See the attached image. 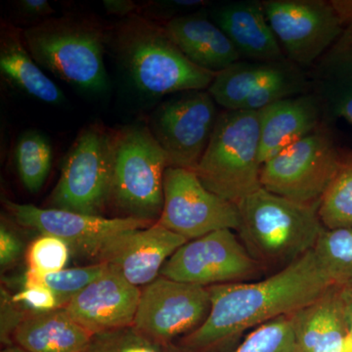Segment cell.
Masks as SVG:
<instances>
[{"instance_id":"cell-15","label":"cell","mask_w":352,"mask_h":352,"mask_svg":"<svg viewBox=\"0 0 352 352\" xmlns=\"http://www.w3.org/2000/svg\"><path fill=\"white\" fill-rule=\"evenodd\" d=\"M187 242L156 222L116 238L102 252L98 263L106 264L109 270L139 288L161 276L166 261Z\"/></svg>"},{"instance_id":"cell-21","label":"cell","mask_w":352,"mask_h":352,"mask_svg":"<svg viewBox=\"0 0 352 352\" xmlns=\"http://www.w3.org/2000/svg\"><path fill=\"white\" fill-rule=\"evenodd\" d=\"M314 94L324 115L352 124V32L344 34L312 67Z\"/></svg>"},{"instance_id":"cell-19","label":"cell","mask_w":352,"mask_h":352,"mask_svg":"<svg viewBox=\"0 0 352 352\" xmlns=\"http://www.w3.org/2000/svg\"><path fill=\"white\" fill-rule=\"evenodd\" d=\"M164 29L192 63L219 74L240 61L239 52L207 13H188L166 21Z\"/></svg>"},{"instance_id":"cell-8","label":"cell","mask_w":352,"mask_h":352,"mask_svg":"<svg viewBox=\"0 0 352 352\" xmlns=\"http://www.w3.org/2000/svg\"><path fill=\"white\" fill-rule=\"evenodd\" d=\"M340 154L322 124L261 166V187L300 203H319L337 173Z\"/></svg>"},{"instance_id":"cell-23","label":"cell","mask_w":352,"mask_h":352,"mask_svg":"<svg viewBox=\"0 0 352 352\" xmlns=\"http://www.w3.org/2000/svg\"><path fill=\"white\" fill-rule=\"evenodd\" d=\"M0 69L2 75L20 91L44 103L58 105L65 95L30 54L22 34L14 27L2 29L0 38Z\"/></svg>"},{"instance_id":"cell-31","label":"cell","mask_w":352,"mask_h":352,"mask_svg":"<svg viewBox=\"0 0 352 352\" xmlns=\"http://www.w3.org/2000/svg\"><path fill=\"white\" fill-rule=\"evenodd\" d=\"M71 250L63 240L41 234L28 248V270L39 276L65 270Z\"/></svg>"},{"instance_id":"cell-38","label":"cell","mask_w":352,"mask_h":352,"mask_svg":"<svg viewBox=\"0 0 352 352\" xmlns=\"http://www.w3.org/2000/svg\"><path fill=\"white\" fill-rule=\"evenodd\" d=\"M344 29L352 32V0H331Z\"/></svg>"},{"instance_id":"cell-10","label":"cell","mask_w":352,"mask_h":352,"mask_svg":"<svg viewBox=\"0 0 352 352\" xmlns=\"http://www.w3.org/2000/svg\"><path fill=\"white\" fill-rule=\"evenodd\" d=\"M264 13L288 61L312 68L344 34L331 0H263Z\"/></svg>"},{"instance_id":"cell-1","label":"cell","mask_w":352,"mask_h":352,"mask_svg":"<svg viewBox=\"0 0 352 352\" xmlns=\"http://www.w3.org/2000/svg\"><path fill=\"white\" fill-rule=\"evenodd\" d=\"M331 288L314 250L261 281L208 287L210 314L180 340V351L208 352L223 346L245 331L295 314Z\"/></svg>"},{"instance_id":"cell-16","label":"cell","mask_w":352,"mask_h":352,"mask_svg":"<svg viewBox=\"0 0 352 352\" xmlns=\"http://www.w3.org/2000/svg\"><path fill=\"white\" fill-rule=\"evenodd\" d=\"M141 289L109 270L63 307L92 335L132 327Z\"/></svg>"},{"instance_id":"cell-11","label":"cell","mask_w":352,"mask_h":352,"mask_svg":"<svg viewBox=\"0 0 352 352\" xmlns=\"http://www.w3.org/2000/svg\"><path fill=\"white\" fill-rule=\"evenodd\" d=\"M157 223L191 241L222 229L237 231L239 210L235 204L206 188L195 171L168 166Z\"/></svg>"},{"instance_id":"cell-25","label":"cell","mask_w":352,"mask_h":352,"mask_svg":"<svg viewBox=\"0 0 352 352\" xmlns=\"http://www.w3.org/2000/svg\"><path fill=\"white\" fill-rule=\"evenodd\" d=\"M314 251L333 288L352 287V227L324 229Z\"/></svg>"},{"instance_id":"cell-3","label":"cell","mask_w":352,"mask_h":352,"mask_svg":"<svg viewBox=\"0 0 352 352\" xmlns=\"http://www.w3.org/2000/svg\"><path fill=\"white\" fill-rule=\"evenodd\" d=\"M319 203H300L261 187L237 204L239 238L258 263L288 265L314 250L325 229Z\"/></svg>"},{"instance_id":"cell-29","label":"cell","mask_w":352,"mask_h":352,"mask_svg":"<svg viewBox=\"0 0 352 352\" xmlns=\"http://www.w3.org/2000/svg\"><path fill=\"white\" fill-rule=\"evenodd\" d=\"M308 82L300 68L287 61L283 68L264 82L245 101L242 110L261 111L275 102L305 94Z\"/></svg>"},{"instance_id":"cell-39","label":"cell","mask_w":352,"mask_h":352,"mask_svg":"<svg viewBox=\"0 0 352 352\" xmlns=\"http://www.w3.org/2000/svg\"><path fill=\"white\" fill-rule=\"evenodd\" d=\"M340 298L344 310L347 330L352 338V287L351 288L340 289Z\"/></svg>"},{"instance_id":"cell-12","label":"cell","mask_w":352,"mask_h":352,"mask_svg":"<svg viewBox=\"0 0 352 352\" xmlns=\"http://www.w3.org/2000/svg\"><path fill=\"white\" fill-rule=\"evenodd\" d=\"M258 271V261L232 229H222L185 243L164 264L161 276L208 288L242 283Z\"/></svg>"},{"instance_id":"cell-26","label":"cell","mask_w":352,"mask_h":352,"mask_svg":"<svg viewBox=\"0 0 352 352\" xmlns=\"http://www.w3.org/2000/svg\"><path fill=\"white\" fill-rule=\"evenodd\" d=\"M326 229L352 227V150L342 153L339 168L318 208Z\"/></svg>"},{"instance_id":"cell-9","label":"cell","mask_w":352,"mask_h":352,"mask_svg":"<svg viewBox=\"0 0 352 352\" xmlns=\"http://www.w3.org/2000/svg\"><path fill=\"white\" fill-rule=\"evenodd\" d=\"M219 116L208 90H188L162 102L147 126L166 153L170 166L195 170Z\"/></svg>"},{"instance_id":"cell-20","label":"cell","mask_w":352,"mask_h":352,"mask_svg":"<svg viewBox=\"0 0 352 352\" xmlns=\"http://www.w3.org/2000/svg\"><path fill=\"white\" fill-rule=\"evenodd\" d=\"M291 316L302 352H344L349 337L340 289L331 288Z\"/></svg>"},{"instance_id":"cell-28","label":"cell","mask_w":352,"mask_h":352,"mask_svg":"<svg viewBox=\"0 0 352 352\" xmlns=\"http://www.w3.org/2000/svg\"><path fill=\"white\" fill-rule=\"evenodd\" d=\"M107 271L108 266L101 263L83 267L65 268L44 276H39L27 270L24 286L43 285L56 296L60 308H63L72 298H75L95 280L103 276Z\"/></svg>"},{"instance_id":"cell-6","label":"cell","mask_w":352,"mask_h":352,"mask_svg":"<svg viewBox=\"0 0 352 352\" xmlns=\"http://www.w3.org/2000/svg\"><path fill=\"white\" fill-rule=\"evenodd\" d=\"M112 194L127 217L156 223L164 208L166 153L147 124H131L113 133Z\"/></svg>"},{"instance_id":"cell-18","label":"cell","mask_w":352,"mask_h":352,"mask_svg":"<svg viewBox=\"0 0 352 352\" xmlns=\"http://www.w3.org/2000/svg\"><path fill=\"white\" fill-rule=\"evenodd\" d=\"M258 112L261 166L270 157L319 129L324 115L320 101L314 92L275 102Z\"/></svg>"},{"instance_id":"cell-35","label":"cell","mask_w":352,"mask_h":352,"mask_svg":"<svg viewBox=\"0 0 352 352\" xmlns=\"http://www.w3.org/2000/svg\"><path fill=\"white\" fill-rule=\"evenodd\" d=\"M1 294V342L11 344V338L25 316L14 307L12 296L9 298L3 289Z\"/></svg>"},{"instance_id":"cell-32","label":"cell","mask_w":352,"mask_h":352,"mask_svg":"<svg viewBox=\"0 0 352 352\" xmlns=\"http://www.w3.org/2000/svg\"><path fill=\"white\" fill-rule=\"evenodd\" d=\"M87 352H173L148 339L133 327L97 333Z\"/></svg>"},{"instance_id":"cell-14","label":"cell","mask_w":352,"mask_h":352,"mask_svg":"<svg viewBox=\"0 0 352 352\" xmlns=\"http://www.w3.org/2000/svg\"><path fill=\"white\" fill-rule=\"evenodd\" d=\"M6 208L20 226L45 235L55 236L69 245L72 252L98 259L102 252L122 234L146 228L151 222L134 217L106 219L59 210L43 208L31 204L6 200Z\"/></svg>"},{"instance_id":"cell-17","label":"cell","mask_w":352,"mask_h":352,"mask_svg":"<svg viewBox=\"0 0 352 352\" xmlns=\"http://www.w3.org/2000/svg\"><path fill=\"white\" fill-rule=\"evenodd\" d=\"M208 15L230 39L241 58L254 62L286 60L261 1L227 2L214 6Z\"/></svg>"},{"instance_id":"cell-13","label":"cell","mask_w":352,"mask_h":352,"mask_svg":"<svg viewBox=\"0 0 352 352\" xmlns=\"http://www.w3.org/2000/svg\"><path fill=\"white\" fill-rule=\"evenodd\" d=\"M210 310L206 287L157 277L141 289L132 327L164 346L200 327Z\"/></svg>"},{"instance_id":"cell-27","label":"cell","mask_w":352,"mask_h":352,"mask_svg":"<svg viewBox=\"0 0 352 352\" xmlns=\"http://www.w3.org/2000/svg\"><path fill=\"white\" fill-rule=\"evenodd\" d=\"M15 161L25 188L38 193L52 166V149L47 139L38 131L25 132L16 145Z\"/></svg>"},{"instance_id":"cell-24","label":"cell","mask_w":352,"mask_h":352,"mask_svg":"<svg viewBox=\"0 0 352 352\" xmlns=\"http://www.w3.org/2000/svg\"><path fill=\"white\" fill-rule=\"evenodd\" d=\"M288 60L278 62L238 61L217 74L208 88L217 105L226 111L242 110L245 101L264 82L283 68Z\"/></svg>"},{"instance_id":"cell-30","label":"cell","mask_w":352,"mask_h":352,"mask_svg":"<svg viewBox=\"0 0 352 352\" xmlns=\"http://www.w3.org/2000/svg\"><path fill=\"white\" fill-rule=\"evenodd\" d=\"M173 352H177L171 347ZM232 352H302L291 316L279 317L252 330Z\"/></svg>"},{"instance_id":"cell-22","label":"cell","mask_w":352,"mask_h":352,"mask_svg":"<svg viewBox=\"0 0 352 352\" xmlns=\"http://www.w3.org/2000/svg\"><path fill=\"white\" fill-rule=\"evenodd\" d=\"M92 338L63 308L28 315L13 335L17 346L29 352H87Z\"/></svg>"},{"instance_id":"cell-37","label":"cell","mask_w":352,"mask_h":352,"mask_svg":"<svg viewBox=\"0 0 352 352\" xmlns=\"http://www.w3.org/2000/svg\"><path fill=\"white\" fill-rule=\"evenodd\" d=\"M103 6L109 14L119 16L122 19L138 14L135 12L138 10V4L131 0H105Z\"/></svg>"},{"instance_id":"cell-36","label":"cell","mask_w":352,"mask_h":352,"mask_svg":"<svg viewBox=\"0 0 352 352\" xmlns=\"http://www.w3.org/2000/svg\"><path fill=\"white\" fill-rule=\"evenodd\" d=\"M21 13L29 17H46L55 12L46 0H22L19 2Z\"/></svg>"},{"instance_id":"cell-40","label":"cell","mask_w":352,"mask_h":352,"mask_svg":"<svg viewBox=\"0 0 352 352\" xmlns=\"http://www.w3.org/2000/svg\"><path fill=\"white\" fill-rule=\"evenodd\" d=\"M1 352H29L19 346H9L2 349Z\"/></svg>"},{"instance_id":"cell-2","label":"cell","mask_w":352,"mask_h":352,"mask_svg":"<svg viewBox=\"0 0 352 352\" xmlns=\"http://www.w3.org/2000/svg\"><path fill=\"white\" fill-rule=\"evenodd\" d=\"M107 43L133 87L147 96L208 90L217 76L192 63L164 25L139 14L113 25Z\"/></svg>"},{"instance_id":"cell-4","label":"cell","mask_w":352,"mask_h":352,"mask_svg":"<svg viewBox=\"0 0 352 352\" xmlns=\"http://www.w3.org/2000/svg\"><path fill=\"white\" fill-rule=\"evenodd\" d=\"M22 36L41 69L87 91L107 89L104 64L107 32L96 21L69 16L51 18L24 30Z\"/></svg>"},{"instance_id":"cell-34","label":"cell","mask_w":352,"mask_h":352,"mask_svg":"<svg viewBox=\"0 0 352 352\" xmlns=\"http://www.w3.org/2000/svg\"><path fill=\"white\" fill-rule=\"evenodd\" d=\"M24 252V244L20 238L3 223L0 227V265L9 267L17 263Z\"/></svg>"},{"instance_id":"cell-33","label":"cell","mask_w":352,"mask_h":352,"mask_svg":"<svg viewBox=\"0 0 352 352\" xmlns=\"http://www.w3.org/2000/svg\"><path fill=\"white\" fill-rule=\"evenodd\" d=\"M12 300L15 303L25 305L34 314H45L60 308L56 296L43 285L24 286L22 291L12 296Z\"/></svg>"},{"instance_id":"cell-7","label":"cell","mask_w":352,"mask_h":352,"mask_svg":"<svg viewBox=\"0 0 352 352\" xmlns=\"http://www.w3.org/2000/svg\"><path fill=\"white\" fill-rule=\"evenodd\" d=\"M113 173V134L98 124L87 127L67 155L51 194V205L59 210L99 215L111 199Z\"/></svg>"},{"instance_id":"cell-41","label":"cell","mask_w":352,"mask_h":352,"mask_svg":"<svg viewBox=\"0 0 352 352\" xmlns=\"http://www.w3.org/2000/svg\"><path fill=\"white\" fill-rule=\"evenodd\" d=\"M344 352H352V338L349 335L346 339V349H344Z\"/></svg>"},{"instance_id":"cell-5","label":"cell","mask_w":352,"mask_h":352,"mask_svg":"<svg viewBox=\"0 0 352 352\" xmlns=\"http://www.w3.org/2000/svg\"><path fill=\"white\" fill-rule=\"evenodd\" d=\"M259 145L258 111L226 110L194 171L206 188L237 205L261 188Z\"/></svg>"}]
</instances>
